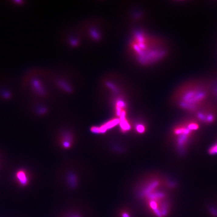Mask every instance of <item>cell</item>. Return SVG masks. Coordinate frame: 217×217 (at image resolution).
<instances>
[{
    "mask_svg": "<svg viewBox=\"0 0 217 217\" xmlns=\"http://www.w3.org/2000/svg\"><path fill=\"white\" fill-rule=\"evenodd\" d=\"M18 98L39 100L48 102L56 93L47 80L44 67L32 66L17 79Z\"/></svg>",
    "mask_w": 217,
    "mask_h": 217,
    "instance_id": "6da1fadb",
    "label": "cell"
},
{
    "mask_svg": "<svg viewBox=\"0 0 217 217\" xmlns=\"http://www.w3.org/2000/svg\"><path fill=\"white\" fill-rule=\"evenodd\" d=\"M18 97L17 79L11 73L0 72V102H10Z\"/></svg>",
    "mask_w": 217,
    "mask_h": 217,
    "instance_id": "7a4b0ae2",
    "label": "cell"
},
{
    "mask_svg": "<svg viewBox=\"0 0 217 217\" xmlns=\"http://www.w3.org/2000/svg\"><path fill=\"white\" fill-rule=\"evenodd\" d=\"M31 3L29 0H4L1 2V5L9 11L17 12L28 9Z\"/></svg>",
    "mask_w": 217,
    "mask_h": 217,
    "instance_id": "3957f363",
    "label": "cell"
},
{
    "mask_svg": "<svg viewBox=\"0 0 217 217\" xmlns=\"http://www.w3.org/2000/svg\"><path fill=\"white\" fill-rule=\"evenodd\" d=\"M16 176L19 182L22 185H26L28 182V179L26 175H25V172L22 171H20L16 174Z\"/></svg>",
    "mask_w": 217,
    "mask_h": 217,
    "instance_id": "277c9868",
    "label": "cell"
},
{
    "mask_svg": "<svg viewBox=\"0 0 217 217\" xmlns=\"http://www.w3.org/2000/svg\"><path fill=\"white\" fill-rule=\"evenodd\" d=\"M209 152L211 154H217V143L216 144L213 146V147L210 148Z\"/></svg>",
    "mask_w": 217,
    "mask_h": 217,
    "instance_id": "5b68a950",
    "label": "cell"
},
{
    "mask_svg": "<svg viewBox=\"0 0 217 217\" xmlns=\"http://www.w3.org/2000/svg\"><path fill=\"white\" fill-rule=\"evenodd\" d=\"M137 130H138L139 132H143L144 131V127H143V126L139 125L138 127H137Z\"/></svg>",
    "mask_w": 217,
    "mask_h": 217,
    "instance_id": "8992f818",
    "label": "cell"
}]
</instances>
